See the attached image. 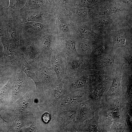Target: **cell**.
<instances>
[{
  "label": "cell",
  "mask_w": 132,
  "mask_h": 132,
  "mask_svg": "<svg viewBox=\"0 0 132 132\" xmlns=\"http://www.w3.org/2000/svg\"><path fill=\"white\" fill-rule=\"evenodd\" d=\"M3 109H4V108L1 106L0 107V123H6L7 122V121L3 119L1 115V111Z\"/></svg>",
  "instance_id": "obj_30"
},
{
  "label": "cell",
  "mask_w": 132,
  "mask_h": 132,
  "mask_svg": "<svg viewBox=\"0 0 132 132\" xmlns=\"http://www.w3.org/2000/svg\"><path fill=\"white\" fill-rule=\"evenodd\" d=\"M34 93V90L27 93L9 105L4 110L7 111L18 112H31L33 113Z\"/></svg>",
  "instance_id": "obj_5"
},
{
  "label": "cell",
  "mask_w": 132,
  "mask_h": 132,
  "mask_svg": "<svg viewBox=\"0 0 132 132\" xmlns=\"http://www.w3.org/2000/svg\"><path fill=\"white\" fill-rule=\"evenodd\" d=\"M127 58L128 59V60L130 62H131L132 57L131 55H127Z\"/></svg>",
  "instance_id": "obj_34"
},
{
  "label": "cell",
  "mask_w": 132,
  "mask_h": 132,
  "mask_svg": "<svg viewBox=\"0 0 132 132\" xmlns=\"http://www.w3.org/2000/svg\"><path fill=\"white\" fill-rule=\"evenodd\" d=\"M18 26L20 32L34 38L43 31L46 26L45 24L41 22L33 21L19 24Z\"/></svg>",
  "instance_id": "obj_7"
},
{
  "label": "cell",
  "mask_w": 132,
  "mask_h": 132,
  "mask_svg": "<svg viewBox=\"0 0 132 132\" xmlns=\"http://www.w3.org/2000/svg\"><path fill=\"white\" fill-rule=\"evenodd\" d=\"M78 30L80 34L84 35H88L90 33L88 29L83 26H79L78 28Z\"/></svg>",
  "instance_id": "obj_22"
},
{
  "label": "cell",
  "mask_w": 132,
  "mask_h": 132,
  "mask_svg": "<svg viewBox=\"0 0 132 132\" xmlns=\"http://www.w3.org/2000/svg\"><path fill=\"white\" fill-rule=\"evenodd\" d=\"M3 51V45L0 38V60L4 64Z\"/></svg>",
  "instance_id": "obj_28"
},
{
  "label": "cell",
  "mask_w": 132,
  "mask_h": 132,
  "mask_svg": "<svg viewBox=\"0 0 132 132\" xmlns=\"http://www.w3.org/2000/svg\"><path fill=\"white\" fill-rule=\"evenodd\" d=\"M12 121V132H19L22 128L29 126L33 122L34 117L31 112H22L6 111Z\"/></svg>",
  "instance_id": "obj_6"
},
{
  "label": "cell",
  "mask_w": 132,
  "mask_h": 132,
  "mask_svg": "<svg viewBox=\"0 0 132 132\" xmlns=\"http://www.w3.org/2000/svg\"><path fill=\"white\" fill-rule=\"evenodd\" d=\"M4 48V64L15 68L22 69L23 58L18 48L5 36L0 37Z\"/></svg>",
  "instance_id": "obj_2"
},
{
  "label": "cell",
  "mask_w": 132,
  "mask_h": 132,
  "mask_svg": "<svg viewBox=\"0 0 132 132\" xmlns=\"http://www.w3.org/2000/svg\"><path fill=\"white\" fill-rule=\"evenodd\" d=\"M20 37L18 49L27 62L32 67H34L37 52L35 38L20 32Z\"/></svg>",
  "instance_id": "obj_3"
},
{
  "label": "cell",
  "mask_w": 132,
  "mask_h": 132,
  "mask_svg": "<svg viewBox=\"0 0 132 132\" xmlns=\"http://www.w3.org/2000/svg\"><path fill=\"white\" fill-rule=\"evenodd\" d=\"M11 125L8 122L0 123V132H12Z\"/></svg>",
  "instance_id": "obj_15"
},
{
  "label": "cell",
  "mask_w": 132,
  "mask_h": 132,
  "mask_svg": "<svg viewBox=\"0 0 132 132\" xmlns=\"http://www.w3.org/2000/svg\"><path fill=\"white\" fill-rule=\"evenodd\" d=\"M95 126H96V125L95 124Z\"/></svg>",
  "instance_id": "obj_36"
},
{
  "label": "cell",
  "mask_w": 132,
  "mask_h": 132,
  "mask_svg": "<svg viewBox=\"0 0 132 132\" xmlns=\"http://www.w3.org/2000/svg\"><path fill=\"white\" fill-rule=\"evenodd\" d=\"M40 44L42 49L47 52L50 49L51 44L50 38L47 36H44L40 39Z\"/></svg>",
  "instance_id": "obj_14"
},
{
  "label": "cell",
  "mask_w": 132,
  "mask_h": 132,
  "mask_svg": "<svg viewBox=\"0 0 132 132\" xmlns=\"http://www.w3.org/2000/svg\"><path fill=\"white\" fill-rule=\"evenodd\" d=\"M77 87L81 86L83 84V83L82 81L79 80H77L75 83Z\"/></svg>",
  "instance_id": "obj_33"
},
{
  "label": "cell",
  "mask_w": 132,
  "mask_h": 132,
  "mask_svg": "<svg viewBox=\"0 0 132 132\" xmlns=\"http://www.w3.org/2000/svg\"><path fill=\"white\" fill-rule=\"evenodd\" d=\"M2 0H0V1ZM9 4V0L2 2L0 3V18L4 14L6 9Z\"/></svg>",
  "instance_id": "obj_16"
},
{
  "label": "cell",
  "mask_w": 132,
  "mask_h": 132,
  "mask_svg": "<svg viewBox=\"0 0 132 132\" xmlns=\"http://www.w3.org/2000/svg\"><path fill=\"white\" fill-rule=\"evenodd\" d=\"M60 67L57 64L55 65L54 66V69L57 73L59 74L61 71Z\"/></svg>",
  "instance_id": "obj_31"
},
{
  "label": "cell",
  "mask_w": 132,
  "mask_h": 132,
  "mask_svg": "<svg viewBox=\"0 0 132 132\" xmlns=\"http://www.w3.org/2000/svg\"><path fill=\"white\" fill-rule=\"evenodd\" d=\"M122 0L126 3L129 2H130V1L131 0Z\"/></svg>",
  "instance_id": "obj_35"
},
{
  "label": "cell",
  "mask_w": 132,
  "mask_h": 132,
  "mask_svg": "<svg viewBox=\"0 0 132 132\" xmlns=\"http://www.w3.org/2000/svg\"><path fill=\"white\" fill-rule=\"evenodd\" d=\"M110 22V21L109 19L103 18L99 19L97 21V25L98 27L102 28L107 26L109 24Z\"/></svg>",
  "instance_id": "obj_17"
},
{
  "label": "cell",
  "mask_w": 132,
  "mask_h": 132,
  "mask_svg": "<svg viewBox=\"0 0 132 132\" xmlns=\"http://www.w3.org/2000/svg\"><path fill=\"white\" fill-rule=\"evenodd\" d=\"M102 46H99L96 48L94 50L93 54L95 56H97L101 55L104 51Z\"/></svg>",
  "instance_id": "obj_24"
},
{
  "label": "cell",
  "mask_w": 132,
  "mask_h": 132,
  "mask_svg": "<svg viewBox=\"0 0 132 132\" xmlns=\"http://www.w3.org/2000/svg\"><path fill=\"white\" fill-rule=\"evenodd\" d=\"M46 0V1H47V0Z\"/></svg>",
  "instance_id": "obj_39"
},
{
  "label": "cell",
  "mask_w": 132,
  "mask_h": 132,
  "mask_svg": "<svg viewBox=\"0 0 132 132\" xmlns=\"http://www.w3.org/2000/svg\"><path fill=\"white\" fill-rule=\"evenodd\" d=\"M76 13L78 15L82 17H85L87 14V11L84 9H78L76 10Z\"/></svg>",
  "instance_id": "obj_26"
},
{
  "label": "cell",
  "mask_w": 132,
  "mask_h": 132,
  "mask_svg": "<svg viewBox=\"0 0 132 132\" xmlns=\"http://www.w3.org/2000/svg\"><path fill=\"white\" fill-rule=\"evenodd\" d=\"M59 26L60 29L64 32L66 33L69 30L68 27L65 23L64 22L60 23Z\"/></svg>",
  "instance_id": "obj_27"
},
{
  "label": "cell",
  "mask_w": 132,
  "mask_h": 132,
  "mask_svg": "<svg viewBox=\"0 0 132 132\" xmlns=\"http://www.w3.org/2000/svg\"><path fill=\"white\" fill-rule=\"evenodd\" d=\"M96 2L95 0H81L79 4L82 7H88L94 5Z\"/></svg>",
  "instance_id": "obj_18"
},
{
  "label": "cell",
  "mask_w": 132,
  "mask_h": 132,
  "mask_svg": "<svg viewBox=\"0 0 132 132\" xmlns=\"http://www.w3.org/2000/svg\"><path fill=\"white\" fill-rule=\"evenodd\" d=\"M46 1V0H27L22 8L27 9L39 10L45 7Z\"/></svg>",
  "instance_id": "obj_10"
},
{
  "label": "cell",
  "mask_w": 132,
  "mask_h": 132,
  "mask_svg": "<svg viewBox=\"0 0 132 132\" xmlns=\"http://www.w3.org/2000/svg\"><path fill=\"white\" fill-rule=\"evenodd\" d=\"M6 26L5 22L2 16L0 18V37L6 34Z\"/></svg>",
  "instance_id": "obj_19"
},
{
  "label": "cell",
  "mask_w": 132,
  "mask_h": 132,
  "mask_svg": "<svg viewBox=\"0 0 132 132\" xmlns=\"http://www.w3.org/2000/svg\"><path fill=\"white\" fill-rule=\"evenodd\" d=\"M81 62L78 59L73 60L71 62V66L72 68H76L78 67L80 65Z\"/></svg>",
  "instance_id": "obj_29"
},
{
  "label": "cell",
  "mask_w": 132,
  "mask_h": 132,
  "mask_svg": "<svg viewBox=\"0 0 132 132\" xmlns=\"http://www.w3.org/2000/svg\"><path fill=\"white\" fill-rule=\"evenodd\" d=\"M10 79L12 90L11 104L27 93L34 90L32 80L27 76L22 69L15 71Z\"/></svg>",
  "instance_id": "obj_1"
},
{
  "label": "cell",
  "mask_w": 132,
  "mask_h": 132,
  "mask_svg": "<svg viewBox=\"0 0 132 132\" xmlns=\"http://www.w3.org/2000/svg\"><path fill=\"white\" fill-rule=\"evenodd\" d=\"M27 0H9V4L5 12L12 13L22 8Z\"/></svg>",
  "instance_id": "obj_11"
},
{
  "label": "cell",
  "mask_w": 132,
  "mask_h": 132,
  "mask_svg": "<svg viewBox=\"0 0 132 132\" xmlns=\"http://www.w3.org/2000/svg\"><path fill=\"white\" fill-rule=\"evenodd\" d=\"M50 114L47 112L44 113L42 117L43 121L45 123H48L50 120Z\"/></svg>",
  "instance_id": "obj_23"
},
{
  "label": "cell",
  "mask_w": 132,
  "mask_h": 132,
  "mask_svg": "<svg viewBox=\"0 0 132 132\" xmlns=\"http://www.w3.org/2000/svg\"><path fill=\"white\" fill-rule=\"evenodd\" d=\"M113 40V47L117 48L126 46V39L124 36L119 33L115 34L112 36Z\"/></svg>",
  "instance_id": "obj_12"
},
{
  "label": "cell",
  "mask_w": 132,
  "mask_h": 132,
  "mask_svg": "<svg viewBox=\"0 0 132 132\" xmlns=\"http://www.w3.org/2000/svg\"><path fill=\"white\" fill-rule=\"evenodd\" d=\"M66 46V48L69 50L73 51L75 49L76 44L73 41L69 40L67 41Z\"/></svg>",
  "instance_id": "obj_20"
},
{
  "label": "cell",
  "mask_w": 132,
  "mask_h": 132,
  "mask_svg": "<svg viewBox=\"0 0 132 132\" xmlns=\"http://www.w3.org/2000/svg\"><path fill=\"white\" fill-rule=\"evenodd\" d=\"M11 14L19 24L32 21L42 23L45 22L47 19V14L40 10L22 8Z\"/></svg>",
  "instance_id": "obj_4"
},
{
  "label": "cell",
  "mask_w": 132,
  "mask_h": 132,
  "mask_svg": "<svg viewBox=\"0 0 132 132\" xmlns=\"http://www.w3.org/2000/svg\"><path fill=\"white\" fill-rule=\"evenodd\" d=\"M112 115H110V116H111Z\"/></svg>",
  "instance_id": "obj_37"
},
{
  "label": "cell",
  "mask_w": 132,
  "mask_h": 132,
  "mask_svg": "<svg viewBox=\"0 0 132 132\" xmlns=\"http://www.w3.org/2000/svg\"><path fill=\"white\" fill-rule=\"evenodd\" d=\"M62 4H66L69 3L70 0H58Z\"/></svg>",
  "instance_id": "obj_32"
},
{
  "label": "cell",
  "mask_w": 132,
  "mask_h": 132,
  "mask_svg": "<svg viewBox=\"0 0 132 132\" xmlns=\"http://www.w3.org/2000/svg\"><path fill=\"white\" fill-rule=\"evenodd\" d=\"M110 63V61L109 60L105 59L99 62L98 64L99 67H106L108 66Z\"/></svg>",
  "instance_id": "obj_25"
},
{
  "label": "cell",
  "mask_w": 132,
  "mask_h": 132,
  "mask_svg": "<svg viewBox=\"0 0 132 132\" xmlns=\"http://www.w3.org/2000/svg\"><path fill=\"white\" fill-rule=\"evenodd\" d=\"M16 70L14 67L0 64V88L7 83Z\"/></svg>",
  "instance_id": "obj_9"
},
{
  "label": "cell",
  "mask_w": 132,
  "mask_h": 132,
  "mask_svg": "<svg viewBox=\"0 0 132 132\" xmlns=\"http://www.w3.org/2000/svg\"><path fill=\"white\" fill-rule=\"evenodd\" d=\"M92 131H93V130H92Z\"/></svg>",
  "instance_id": "obj_38"
},
{
  "label": "cell",
  "mask_w": 132,
  "mask_h": 132,
  "mask_svg": "<svg viewBox=\"0 0 132 132\" xmlns=\"http://www.w3.org/2000/svg\"><path fill=\"white\" fill-rule=\"evenodd\" d=\"M12 98V90L9 79L7 83L0 88V107L4 110L11 104Z\"/></svg>",
  "instance_id": "obj_8"
},
{
  "label": "cell",
  "mask_w": 132,
  "mask_h": 132,
  "mask_svg": "<svg viewBox=\"0 0 132 132\" xmlns=\"http://www.w3.org/2000/svg\"><path fill=\"white\" fill-rule=\"evenodd\" d=\"M92 45L89 43L87 42H83L81 43L80 45L81 49L83 51H86L90 49Z\"/></svg>",
  "instance_id": "obj_21"
},
{
  "label": "cell",
  "mask_w": 132,
  "mask_h": 132,
  "mask_svg": "<svg viewBox=\"0 0 132 132\" xmlns=\"http://www.w3.org/2000/svg\"><path fill=\"white\" fill-rule=\"evenodd\" d=\"M123 11L122 8L116 7H106L99 11L100 14L104 15H108L117 12Z\"/></svg>",
  "instance_id": "obj_13"
}]
</instances>
